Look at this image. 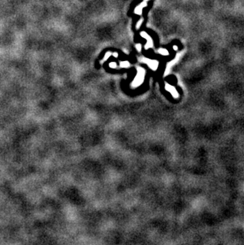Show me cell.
<instances>
[{"label":"cell","instance_id":"9","mask_svg":"<svg viewBox=\"0 0 244 245\" xmlns=\"http://www.w3.org/2000/svg\"><path fill=\"white\" fill-rule=\"evenodd\" d=\"M136 48H137L138 51H140V50H141V45H140V44H137V45H136Z\"/></svg>","mask_w":244,"mask_h":245},{"label":"cell","instance_id":"8","mask_svg":"<svg viewBox=\"0 0 244 245\" xmlns=\"http://www.w3.org/2000/svg\"><path fill=\"white\" fill-rule=\"evenodd\" d=\"M116 66V64L115 63H110V67H111V68H115Z\"/></svg>","mask_w":244,"mask_h":245},{"label":"cell","instance_id":"3","mask_svg":"<svg viewBox=\"0 0 244 245\" xmlns=\"http://www.w3.org/2000/svg\"><path fill=\"white\" fill-rule=\"evenodd\" d=\"M146 6H147V2H144L143 3H141L140 5H139L136 8V10H135V14H142V9L144 7H145Z\"/></svg>","mask_w":244,"mask_h":245},{"label":"cell","instance_id":"10","mask_svg":"<svg viewBox=\"0 0 244 245\" xmlns=\"http://www.w3.org/2000/svg\"><path fill=\"white\" fill-rule=\"evenodd\" d=\"M113 56H114V57H118V56H117V53H113Z\"/></svg>","mask_w":244,"mask_h":245},{"label":"cell","instance_id":"1","mask_svg":"<svg viewBox=\"0 0 244 245\" xmlns=\"http://www.w3.org/2000/svg\"><path fill=\"white\" fill-rule=\"evenodd\" d=\"M141 71H142V72H140V71H139L138 75H136V78L135 79V80L133 82V84H132V85L138 86V85L141 84L142 82H143V80H144V71L142 70Z\"/></svg>","mask_w":244,"mask_h":245},{"label":"cell","instance_id":"4","mask_svg":"<svg viewBox=\"0 0 244 245\" xmlns=\"http://www.w3.org/2000/svg\"><path fill=\"white\" fill-rule=\"evenodd\" d=\"M159 52H160L161 54L163 55V56H166V55L168 54V52L166 51V49H160V50H159Z\"/></svg>","mask_w":244,"mask_h":245},{"label":"cell","instance_id":"5","mask_svg":"<svg viewBox=\"0 0 244 245\" xmlns=\"http://www.w3.org/2000/svg\"><path fill=\"white\" fill-rule=\"evenodd\" d=\"M121 65L123 66L124 68H126L127 66H128V62H126V61H125V62L122 63H121Z\"/></svg>","mask_w":244,"mask_h":245},{"label":"cell","instance_id":"11","mask_svg":"<svg viewBox=\"0 0 244 245\" xmlns=\"http://www.w3.org/2000/svg\"><path fill=\"white\" fill-rule=\"evenodd\" d=\"M145 1H147V0H145Z\"/></svg>","mask_w":244,"mask_h":245},{"label":"cell","instance_id":"6","mask_svg":"<svg viewBox=\"0 0 244 245\" xmlns=\"http://www.w3.org/2000/svg\"><path fill=\"white\" fill-rule=\"evenodd\" d=\"M142 21L143 20H141V21H139V22H138V24H137V25H136V28L137 29H139V27H140V25H141V22H142Z\"/></svg>","mask_w":244,"mask_h":245},{"label":"cell","instance_id":"7","mask_svg":"<svg viewBox=\"0 0 244 245\" xmlns=\"http://www.w3.org/2000/svg\"><path fill=\"white\" fill-rule=\"evenodd\" d=\"M110 54H111V52H107L106 55H105V60H106L107 57H110Z\"/></svg>","mask_w":244,"mask_h":245},{"label":"cell","instance_id":"2","mask_svg":"<svg viewBox=\"0 0 244 245\" xmlns=\"http://www.w3.org/2000/svg\"><path fill=\"white\" fill-rule=\"evenodd\" d=\"M166 89L168 90V91L171 93V94L173 95V96L174 98H177L179 96V94H178V93H177V90L174 88V87L173 86H171V85H170L168 83H166Z\"/></svg>","mask_w":244,"mask_h":245}]
</instances>
